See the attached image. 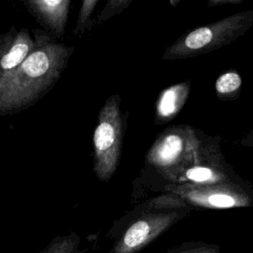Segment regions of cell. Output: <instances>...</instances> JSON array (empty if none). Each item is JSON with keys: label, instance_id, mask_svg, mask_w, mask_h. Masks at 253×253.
I'll return each mask as SVG.
<instances>
[{"label": "cell", "instance_id": "1", "mask_svg": "<svg viewBox=\"0 0 253 253\" xmlns=\"http://www.w3.org/2000/svg\"><path fill=\"white\" fill-rule=\"evenodd\" d=\"M37 45L13 72L0 79V116L34 105L58 81L72 48L59 43L45 32L35 30Z\"/></svg>", "mask_w": 253, "mask_h": 253}, {"label": "cell", "instance_id": "2", "mask_svg": "<svg viewBox=\"0 0 253 253\" xmlns=\"http://www.w3.org/2000/svg\"><path fill=\"white\" fill-rule=\"evenodd\" d=\"M37 37L27 29H12L0 36V79L16 70L33 52Z\"/></svg>", "mask_w": 253, "mask_h": 253}, {"label": "cell", "instance_id": "3", "mask_svg": "<svg viewBox=\"0 0 253 253\" xmlns=\"http://www.w3.org/2000/svg\"><path fill=\"white\" fill-rule=\"evenodd\" d=\"M69 0H28L24 5L32 16L36 18L45 33L57 40L65 33L69 7Z\"/></svg>", "mask_w": 253, "mask_h": 253}, {"label": "cell", "instance_id": "4", "mask_svg": "<svg viewBox=\"0 0 253 253\" xmlns=\"http://www.w3.org/2000/svg\"><path fill=\"white\" fill-rule=\"evenodd\" d=\"M170 224L169 217L139 219L132 223L113 246L111 253H136Z\"/></svg>", "mask_w": 253, "mask_h": 253}, {"label": "cell", "instance_id": "5", "mask_svg": "<svg viewBox=\"0 0 253 253\" xmlns=\"http://www.w3.org/2000/svg\"><path fill=\"white\" fill-rule=\"evenodd\" d=\"M116 140V130L114 125L108 120V116L104 115L95 128L93 142L96 152V170L102 172L105 157L110 152Z\"/></svg>", "mask_w": 253, "mask_h": 253}, {"label": "cell", "instance_id": "6", "mask_svg": "<svg viewBox=\"0 0 253 253\" xmlns=\"http://www.w3.org/2000/svg\"><path fill=\"white\" fill-rule=\"evenodd\" d=\"M80 237L71 232L66 235H59L51 239V241L38 253H83L79 248Z\"/></svg>", "mask_w": 253, "mask_h": 253}, {"label": "cell", "instance_id": "7", "mask_svg": "<svg viewBox=\"0 0 253 253\" xmlns=\"http://www.w3.org/2000/svg\"><path fill=\"white\" fill-rule=\"evenodd\" d=\"M182 147L181 138L178 135L172 134L165 138L163 144L158 150V157L163 163H168L173 160L180 152Z\"/></svg>", "mask_w": 253, "mask_h": 253}, {"label": "cell", "instance_id": "8", "mask_svg": "<svg viewBox=\"0 0 253 253\" xmlns=\"http://www.w3.org/2000/svg\"><path fill=\"white\" fill-rule=\"evenodd\" d=\"M211 31L209 28L203 27L190 33L185 40V44L187 47L192 49L201 48L211 42Z\"/></svg>", "mask_w": 253, "mask_h": 253}, {"label": "cell", "instance_id": "9", "mask_svg": "<svg viewBox=\"0 0 253 253\" xmlns=\"http://www.w3.org/2000/svg\"><path fill=\"white\" fill-rule=\"evenodd\" d=\"M241 84L240 76L235 72H227L218 77L215 88L219 93H229L236 90Z\"/></svg>", "mask_w": 253, "mask_h": 253}, {"label": "cell", "instance_id": "10", "mask_svg": "<svg viewBox=\"0 0 253 253\" xmlns=\"http://www.w3.org/2000/svg\"><path fill=\"white\" fill-rule=\"evenodd\" d=\"M168 253H219V249L215 245H183Z\"/></svg>", "mask_w": 253, "mask_h": 253}, {"label": "cell", "instance_id": "11", "mask_svg": "<svg viewBox=\"0 0 253 253\" xmlns=\"http://www.w3.org/2000/svg\"><path fill=\"white\" fill-rule=\"evenodd\" d=\"M95 5H96V1H83L81 8L79 10L78 21H77L76 28L74 30V34H78L80 31L83 30L84 25L86 24Z\"/></svg>", "mask_w": 253, "mask_h": 253}, {"label": "cell", "instance_id": "12", "mask_svg": "<svg viewBox=\"0 0 253 253\" xmlns=\"http://www.w3.org/2000/svg\"><path fill=\"white\" fill-rule=\"evenodd\" d=\"M175 105H176V93L174 90H168L167 92L164 93L161 99L160 106H159L160 113L163 116L170 115L171 113L174 112Z\"/></svg>", "mask_w": 253, "mask_h": 253}, {"label": "cell", "instance_id": "13", "mask_svg": "<svg viewBox=\"0 0 253 253\" xmlns=\"http://www.w3.org/2000/svg\"><path fill=\"white\" fill-rule=\"evenodd\" d=\"M209 203L215 208H231L235 205V200L224 194H215L209 197Z\"/></svg>", "mask_w": 253, "mask_h": 253}, {"label": "cell", "instance_id": "14", "mask_svg": "<svg viewBox=\"0 0 253 253\" xmlns=\"http://www.w3.org/2000/svg\"><path fill=\"white\" fill-rule=\"evenodd\" d=\"M187 177L194 181H206L211 177V171L204 167L192 168L187 171Z\"/></svg>", "mask_w": 253, "mask_h": 253}]
</instances>
